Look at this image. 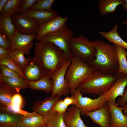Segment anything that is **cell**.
I'll use <instances>...</instances> for the list:
<instances>
[{"label":"cell","mask_w":127,"mask_h":127,"mask_svg":"<svg viewBox=\"0 0 127 127\" xmlns=\"http://www.w3.org/2000/svg\"><path fill=\"white\" fill-rule=\"evenodd\" d=\"M34 58L40 66L44 76L50 78L67 61L63 50L51 43L43 41L36 43Z\"/></svg>","instance_id":"6da1fadb"},{"label":"cell","mask_w":127,"mask_h":127,"mask_svg":"<svg viewBox=\"0 0 127 127\" xmlns=\"http://www.w3.org/2000/svg\"><path fill=\"white\" fill-rule=\"evenodd\" d=\"M96 50L95 59L87 63L94 70L115 74L119 68L118 60L115 45L98 39L93 41Z\"/></svg>","instance_id":"7a4b0ae2"},{"label":"cell","mask_w":127,"mask_h":127,"mask_svg":"<svg viewBox=\"0 0 127 127\" xmlns=\"http://www.w3.org/2000/svg\"><path fill=\"white\" fill-rule=\"evenodd\" d=\"M116 80L115 74L94 70L78 87L82 94H92L100 96L109 90Z\"/></svg>","instance_id":"3957f363"},{"label":"cell","mask_w":127,"mask_h":127,"mask_svg":"<svg viewBox=\"0 0 127 127\" xmlns=\"http://www.w3.org/2000/svg\"><path fill=\"white\" fill-rule=\"evenodd\" d=\"M94 70L87 63L74 56L65 75V78L71 95L81 83Z\"/></svg>","instance_id":"277c9868"},{"label":"cell","mask_w":127,"mask_h":127,"mask_svg":"<svg viewBox=\"0 0 127 127\" xmlns=\"http://www.w3.org/2000/svg\"><path fill=\"white\" fill-rule=\"evenodd\" d=\"M74 37V33L65 24L57 31L43 36L38 42H47L54 44L64 52L67 61H71L74 56L70 49V43Z\"/></svg>","instance_id":"5b68a950"},{"label":"cell","mask_w":127,"mask_h":127,"mask_svg":"<svg viewBox=\"0 0 127 127\" xmlns=\"http://www.w3.org/2000/svg\"><path fill=\"white\" fill-rule=\"evenodd\" d=\"M70 46L74 56L86 63L95 58L97 52L93 41L82 35L74 37L70 41Z\"/></svg>","instance_id":"8992f818"},{"label":"cell","mask_w":127,"mask_h":127,"mask_svg":"<svg viewBox=\"0 0 127 127\" xmlns=\"http://www.w3.org/2000/svg\"><path fill=\"white\" fill-rule=\"evenodd\" d=\"M71 62V61H66L50 78L53 82L51 96H57L60 97L69 94L70 91L65 78V75Z\"/></svg>","instance_id":"52a82bcc"},{"label":"cell","mask_w":127,"mask_h":127,"mask_svg":"<svg viewBox=\"0 0 127 127\" xmlns=\"http://www.w3.org/2000/svg\"><path fill=\"white\" fill-rule=\"evenodd\" d=\"M82 94L78 87L72 95V96L77 100L74 105L79 109L81 115H84L87 112L95 111L107 104V102L103 100L100 96L93 99L87 97H83Z\"/></svg>","instance_id":"ba28073f"},{"label":"cell","mask_w":127,"mask_h":127,"mask_svg":"<svg viewBox=\"0 0 127 127\" xmlns=\"http://www.w3.org/2000/svg\"><path fill=\"white\" fill-rule=\"evenodd\" d=\"M116 77V82L108 91L100 96L104 101H110L113 104L118 106L115 102V99L119 96L122 97L126 86L127 85V74L120 72L115 74Z\"/></svg>","instance_id":"9c48e42d"},{"label":"cell","mask_w":127,"mask_h":127,"mask_svg":"<svg viewBox=\"0 0 127 127\" xmlns=\"http://www.w3.org/2000/svg\"><path fill=\"white\" fill-rule=\"evenodd\" d=\"M11 17L16 30L19 32L25 34L36 33L39 24L34 19L24 13L15 14Z\"/></svg>","instance_id":"30bf717a"},{"label":"cell","mask_w":127,"mask_h":127,"mask_svg":"<svg viewBox=\"0 0 127 127\" xmlns=\"http://www.w3.org/2000/svg\"><path fill=\"white\" fill-rule=\"evenodd\" d=\"M36 38V33L29 34L21 33L16 30L11 41V49L22 51L25 54L28 55L31 48L34 46L33 41Z\"/></svg>","instance_id":"8fae6325"},{"label":"cell","mask_w":127,"mask_h":127,"mask_svg":"<svg viewBox=\"0 0 127 127\" xmlns=\"http://www.w3.org/2000/svg\"><path fill=\"white\" fill-rule=\"evenodd\" d=\"M68 19L67 16L63 17L59 15L47 22L39 24L36 32V42L44 35L59 29L65 24Z\"/></svg>","instance_id":"7c38bea8"},{"label":"cell","mask_w":127,"mask_h":127,"mask_svg":"<svg viewBox=\"0 0 127 127\" xmlns=\"http://www.w3.org/2000/svg\"><path fill=\"white\" fill-rule=\"evenodd\" d=\"M84 115L89 117L93 122L101 127H111V114L107 104Z\"/></svg>","instance_id":"4fadbf2b"},{"label":"cell","mask_w":127,"mask_h":127,"mask_svg":"<svg viewBox=\"0 0 127 127\" xmlns=\"http://www.w3.org/2000/svg\"><path fill=\"white\" fill-rule=\"evenodd\" d=\"M60 97L57 96H51L43 100L36 101L31 108L38 114L44 116H47L54 112V107Z\"/></svg>","instance_id":"5bb4252c"},{"label":"cell","mask_w":127,"mask_h":127,"mask_svg":"<svg viewBox=\"0 0 127 127\" xmlns=\"http://www.w3.org/2000/svg\"><path fill=\"white\" fill-rule=\"evenodd\" d=\"M28 61L22 70L24 79L30 82L39 80L44 76L42 69L39 63L34 57H27Z\"/></svg>","instance_id":"9a60e30c"},{"label":"cell","mask_w":127,"mask_h":127,"mask_svg":"<svg viewBox=\"0 0 127 127\" xmlns=\"http://www.w3.org/2000/svg\"><path fill=\"white\" fill-rule=\"evenodd\" d=\"M107 103L111 114V127H127V113L123 114V107H118L109 101Z\"/></svg>","instance_id":"2e32d148"},{"label":"cell","mask_w":127,"mask_h":127,"mask_svg":"<svg viewBox=\"0 0 127 127\" xmlns=\"http://www.w3.org/2000/svg\"><path fill=\"white\" fill-rule=\"evenodd\" d=\"M79 109L73 105L63 115L66 127H86L81 117Z\"/></svg>","instance_id":"e0dca14e"},{"label":"cell","mask_w":127,"mask_h":127,"mask_svg":"<svg viewBox=\"0 0 127 127\" xmlns=\"http://www.w3.org/2000/svg\"><path fill=\"white\" fill-rule=\"evenodd\" d=\"M24 14L34 19L39 25L47 22L59 16L52 9L49 11H46L30 9Z\"/></svg>","instance_id":"ac0fdd59"},{"label":"cell","mask_w":127,"mask_h":127,"mask_svg":"<svg viewBox=\"0 0 127 127\" xmlns=\"http://www.w3.org/2000/svg\"><path fill=\"white\" fill-rule=\"evenodd\" d=\"M23 116L0 109V127H18Z\"/></svg>","instance_id":"d6986e66"},{"label":"cell","mask_w":127,"mask_h":127,"mask_svg":"<svg viewBox=\"0 0 127 127\" xmlns=\"http://www.w3.org/2000/svg\"><path fill=\"white\" fill-rule=\"evenodd\" d=\"M30 116H23L18 127H47L45 122L44 116L33 111Z\"/></svg>","instance_id":"ffe728a7"},{"label":"cell","mask_w":127,"mask_h":127,"mask_svg":"<svg viewBox=\"0 0 127 127\" xmlns=\"http://www.w3.org/2000/svg\"><path fill=\"white\" fill-rule=\"evenodd\" d=\"M16 30L11 16L0 14V33L11 41L15 34Z\"/></svg>","instance_id":"44dd1931"},{"label":"cell","mask_w":127,"mask_h":127,"mask_svg":"<svg viewBox=\"0 0 127 127\" xmlns=\"http://www.w3.org/2000/svg\"><path fill=\"white\" fill-rule=\"evenodd\" d=\"M125 2L124 0H99L98 6L100 14L103 16L113 13L119 6H123Z\"/></svg>","instance_id":"7402d4cb"},{"label":"cell","mask_w":127,"mask_h":127,"mask_svg":"<svg viewBox=\"0 0 127 127\" xmlns=\"http://www.w3.org/2000/svg\"><path fill=\"white\" fill-rule=\"evenodd\" d=\"M118 26L115 25L113 29L108 32H99L100 34L108 41L113 44L127 49V43L119 35L117 31Z\"/></svg>","instance_id":"603a6c76"},{"label":"cell","mask_w":127,"mask_h":127,"mask_svg":"<svg viewBox=\"0 0 127 127\" xmlns=\"http://www.w3.org/2000/svg\"><path fill=\"white\" fill-rule=\"evenodd\" d=\"M27 82L28 87L32 90H41L47 93L51 92L52 91L53 82L48 77L43 76L37 81L33 82L27 81Z\"/></svg>","instance_id":"cb8c5ba5"},{"label":"cell","mask_w":127,"mask_h":127,"mask_svg":"<svg viewBox=\"0 0 127 127\" xmlns=\"http://www.w3.org/2000/svg\"><path fill=\"white\" fill-rule=\"evenodd\" d=\"M19 91L7 85L0 84V106H7L11 104L13 96Z\"/></svg>","instance_id":"d4e9b609"},{"label":"cell","mask_w":127,"mask_h":127,"mask_svg":"<svg viewBox=\"0 0 127 127\" xmlns=\"http://www.w3.org/2000/svg\"><path fill=\"white\" fill-rule=\"evenodd\" d=\"M0 83L7 85L19 91L21 89L28 87L27 81L22 77L8 78L0 75Z\"/></svg>","instance_id":"484cf974"},{"label":"cell","mask_w":127,"mask_h":127,"mask_svg":"<svg viewBox=\"0 0 127 127\" xmlns=\"http://www.w3.org/2000/svg\"><path fill=\"white\" fill-rule=\"evenodd\" d=\"M64 114L54 112L47 116H44V120L48 127H66Z\"/></svg>","instance_id":"4316f807"},{"label":"cell","mask_w":127,"mask_h":127,"mask_svg":"<svg viewBox=\"0 0 127 127\" xmlns=\"http://www.w3.org/2000/svg\"><path fill=\"white\" fill-rule=\"evenodd\" d=\"M24 54L22 50H12L9 54V57L22 71L28 61V58L25 57Z\"/></svg>","instance_id":"83f0119b"},{"label":"cell","mask_w":127,"mask_h":127,"mask_svg":"<svg viewBox=\"0 0 127 127\" xmlns=\"http://www.w3.org/2000/svg\"><path fill=\"white\" fill-rule=\"evenodd\" d=\"M115 45L117 50L119 64L118 72H122L127 74V52L125 48Z\"/></svg>","instance_id":"f1b7e54d"},{"label":"cell","mask_w":127,"mask_h":127,"mask_svg":"<svg viewBox=\"0 0 127 127\" xmlns=\"http://www.w3.org/2000/svg\"><path fill=\"white\" fill-rule=\"evenodd\" d=\"M21 0H8L3 8L1 14L11 16L16 14Z\"/></svg>","instance_id":"f546056e"},{"label":"cell","mask_w":127,"mask_h":127,"mask_svg":"<svg viewBox=\"0 0 127 127\" xmlns=\"http://www.w3.org/2000/svg\"><path fill=\"white\" fill-rule=\"evenodd\" d=\"M55 1V0H37L30 9L51 10L52 9V5Z\"/></svg>","instance_id":"4dcf8cb0"},{"label":"cell","mask_w":127,"mask_h":127,"mask_svg":"<svg viewBox=\"0 0 127 127\" xmlns=\"http://www.w3.org/2000/svg\"><path fill=\"white\" fill-rule=\"evenodd\" d=\"M0 64L4 65L10 69L17 72L24 78V74L21 69L9 57L0 58Z\"/></svg>","instance_id":"1f68e13d"},{"label":"cell","mask_w":127,"mask_h":127,"mask_svg":"<svg viewBox=\"0 0 127 127\" xmlns=\"http://www.w3.org/2000/svg\"><path fill=\"white\" fill-rule=\"evenodd\" d=\"M0 75L3 77L8 78L22 77L18 72L10 69L4 64H0Z\"/></svg>","instance_id":"d6a6232c"},{"label":"cell","mask_w":127,"mask_h":127,"mask_svg":"<svg viewBox=\"0 0 127 127\" xmlns=\"http://www.w3.org/2000/svg\"><path fill=\"white\" fill-rule=\"evenodd\" d=\"M37 0H21L16 12V14L24 13L30 8Z\"/></svg>","instance_id":"836d02e7"},{"label":"cell","mask_w":127,"mask_h":127,"mask_svg":"<svg viewBox=\"0 0 127 127\" xmlns=\"http://www.w3.org/2000/svg\"><path fill=\"white\" fill-rule=\"evenodd\" d=\"M0 109L10 113L18 114L24 116H30L33 114V112H29L21 109L15 108L11 104L7 106H0Z\"/></svg>","instance_id":"e575fe53"},{"label":"cell","mask_w":127,"mask_h":127,"mask_svg":"<svg viewBox=\"0 0 127 127\" xmlns=\"http://www.w3.org/2000/svg\"><path fill=\"white\" fill-rule=\"evenodd\" d=\"M24 98L22 95L19 93H18L13 96L11 104L15 108L22 109L24 106Z\"/></svg>","instance_id":"d590c367"},{"label":"cell","mask_w":127,"mask_h":127,"mask_svg":"<svg viewBox=\"0 0 127 127\" xmlns=\"http://www.w3.org/2000/svg\"><path fill=\"white\" fill-rule=\"evenodd\" d=\"M68 106L64 103L63 99H60L56 104L54 112H56L60 114H64L66 112Z\"/></svg>","instance_id":"8d00e7d4"},{"label":"cell","mask_w":127,"mask_h":127,"mask_svg":"<svg viewBox=\"0 0 127 127\" xmlns=\"http://www.w3.org/2000/svg\"><path fill=\"white\" fill-rule=\"evenodd\" d=\"M11 42L0 33V47L7 50H11Z\"/></svg>","instance_id":"74e56055"},{"label":"cell","mask_w":127,"mask_h":127,"mask_svg":"<svg viewBox=\"0 0 127 127\" xmlns=\"http://www.w3.org/2000/svg\"><path fill=\"white\" fill-rule=\"evenodd\" d=\"M127 102V87L124 89L123 96L119 98L117 103L119 105L122 107L126 104Z\"/></svg>","instance_id":"f35d334b"},{"label":"cell","mask_w":127,"mask_h":127,"mask_svg":"<svg viewBox=\"0 0 127 127\" xmlns=\"http://www.w3.org/2000/svg\"><path fill=\"white\" fill-rule=\"evenodd\" d=\"M64 103L67 105H74L76 103L77 100L73 96L71 97H66L63 99Z\"/></svg>","instance_id":"ab89813d"},{"label":"cell","mask_w":127,"mask_h":127,"mask_svg":"<svg viewBox=\"0 0 127 127\" xmlns=\"http://www.w3.org/2000/svg\"><path fill=\"white\" fill-rule=\"evenodd\" d=\"M12 50H7L0 47V58L9 57V54Z\"/></svg>","instance_id":"60d3db41"},{"label":"cell","mask_w":127,"mask_h":127,"mask_svg":"<svg viewBox=\"0 0 127 127\" xmlns=\"http://www.w3.org/2000/svg\"><path fill=\"white\" fill-rule=\"evenodd\" d=\"M8 0H0V12L2 11V9L8 1Z\"/></svg>","instance_id":"b9f144b4"},{"label":"cell","mask_w":127,"mask_h":127,"mask_svg":"<svg viewBox=\"0 0 127 127\" xmlns=\"http://www.w3.org/2000/svg\"><path fill=\"white\" fill-rule=\"evenodd\" d=\"M125 3L123 6L124 11L125 12H127V0H125Z\"/></svg>","instance_id":"7bdbcfd3"},{"label":"cell","mask_w":127,"mask_h":127,"mask_svg":"<svg viewBox=\"0 0 127 127\" xmlns=\"http://www.w3.org/2000/svg\"><path fill=\"white\" fill-rule=\"evenodd\" d=\"M123 112L124 113H127V104H126L123 106Z\"/></svg>","instance_id":"ee69618b"},{"label":"cell","mask_w":127,"mask_h":127,"mask_svg":"<svg viewBox=\"0 0 127 127\" xmlns=\"http://www.w3.org/2000/svg\"><path fill=\"white\" fill-rule=\"evenodd\" d=\"M123 24L126 25L127 27V19L122 23Z\"/></svg>","instance_id":"f6af8a7d"},{"label":"cell","mask_w":127,"mask_h":127,"mask_svg":"<svg viewBox=\"0 0 127 127\" xmlns=\"http://www.w3.org/2000/svg\"></svg>","instance_id":"bcb514c9"}]
</instances>
